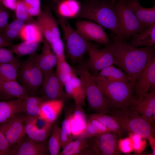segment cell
Wrapping results in <instances>:
<instances>
[{
	"instance_id": "cell-4",
	"label": "cell",
	"mask_w": 155,
	"mask_h": 155,
	"mask_svg": "<svg viewBox=\"0 0 155 155\" xmlns=\"http://www.w3.org/2000/svg\"><path fill=\"white\" fill-rule=\"evenodd\" d=\"M109 113L128 133H136L146 139L150 135H154L155 130L152 125L131 106L111 110Z\"/></svg>"
},
{
	"instance_id": "cell-46",
	"label": "cell",
	"mask_w": 155,
	"mask_h": 155,
	"mask_svg": "<svg viewBox=\"0 0 155 155\" xmlns=\"http://www.w3.org/2000/svg\"><path fill=\"white\" fill-rule=\"evenodd\" d=\"M17 59L9 49L0 48V63L11 62Z\"/></svg>"
},
{
	"instance_id": "cell-8",
	"label": "cell",
	"mask_w": 155,
	"mask_h": 155,
	"mask_svg": "<svg viewBox=\"0 0 155 155\" xmlns=\"http://www.w3.org/2000/svg\"><path fill=\"white\" fill-rule=\"evenodd\" d=\"M28 118L21 112L0 124V130L14 147L26 137L25 128Z\"/></svg>"
},
{
	"instance_id": "cell-39",
	"label": "cell",
	"mask_w": 155,
	"mask_h": 155,
	"mask_svg": "<svg viewBox=\"0 0 155 155\" xmlns=\"http://www.w3.org/2000/svg\"><path fill=\"white\" fill-rule=\"evenodd\" d=\"M72 136L68 117L63 121L61 128V148H63L72 140Z\"/></svg>"
},
{
	"instance_id": "cell-23",
	"label": "cell",
	"mask_w": 155,
	"mask_h": 155,
	"mask_svg": "<svg viewBox=\"0 0 155 155\" xmlns=\"http://www.w3.org/2000/svg\"><path fill=\"white\" fill-rule=\"evenodd\" d=\"M43 42L40 54L36 53L35 56L37 64L44 76L53 69L57 64L58 59L49 43L46 40Z\"/></svg>"
},
{
	"instance_id": "cell-15",
	"label": "cell",
	"mask_w": 155,
	"mask_h": 155,
	"mask_svg": "<svg viewBox=\"0 0 155 155\" xmlns=\"http://www.w3.org/2000/svg\"><path fill=\"white\" fill-rule=\"evenodd\" d=\"M50 154L48 142L35 141L26 137L14 147L12 155H46Z\"/></svg>"
},
{
	"instance_id": "cell-26",
	"label": "cell",
	"mask_w": 155,
	"mask_h": 155,
	"mask_svg": "<svg viewBox=\"0 0 155 155\" xmlns=\"http://www.w3.org/2000/svg\"><path fill=\"white\" fill-rule=\"evenodd\" d=\"M23 100L17 99L0 101V124L20 113L23 112Z\"/></svg>"
},
{
	"instance_id": "cell-7",
	"label": "cell",
	"mask_w": 155,
	"mask_h": 155,
	"mask_svg": "<svg viewBox=\"0 0 155 155\" xmlns=\"http://www.w3.org/2000/svg\"><path fill=\"white\" fill-rule=\"evenodd\" d=\"M114 5L124 41L129 39L133 34L146 29L139 22L125 0H115Z\"/></svg>"
},
{
	"instance_id": "cell-13",
	"label": "cell",
	"mask_w": 155,
	"mask_h": 155,
	"mask_svg": "<svg viewBox=\"0 0 155 155\" xmlns=\"http://www.w3.org/2000/svg\"><path fill=\"white\" fill-rule=\"evenodd\" d=\"M76 30L85 39L106 45L110 43L109 37L99 25L92 21H78L75 24Z\"/></svg>"
},
{
	"instance_id": "cell-48",
	"label": "cell",
	"mask_w": 155,
	"mask_h": 155,
	"mask_svg": "<svg viewBox=\"0 0 155 155\" xmlns=\"http://www.w3.org/2000/svg\"><path fill=\"white\" fill-rule=\"evenodd\" d=\"M101 134L93 125L87 120V127L84 138H91Z\"/></svg>"
},
{
	"instance_id": "cell-29",
	"label": "cell",
	"mask_w": 155,
	"mask_h": 155,
	"mask_svg": "<svg viewBox=\"0 0 155 155\" xmlns=\"http://www.w3.org/2000/svg\"><path fill=\"white\" fill-rule=\"evenodd\" d=\"M95 76L100 79L108 82H126L130 81L125 73L115 67L113 65L102 69Z\"/></svg>"
},
{
	"instance_id": "cell-55",
	"label": "cell",
	"mask_w": 155,
	"mask_h": 155,
	"mask_svg": "<svg viewBox=\"0 0 155 155\" xmlns=\"http://www.w3.org/2000/svg\"></svg>"
},
{
	"instance_id": "cell-32",
	"label": "cell",
	"mask_w": 155,
	"mask_h": 155,
	"mask_svg": "<svg viewBox=\"0 0 155 155\" xmlns=\"http://www.w3.org/2000/svg\"><path fill=\"white\" fill-rule=\"evenodd\" d=\"M21 63L17 59L11 62L0 63V78L4 80H17Z\"/></svg>"
},
{
	"instance_id": "cell-1",
	"label": "cell",
	"mask_w": 155,
	"mask_h": 155,
	"mask_svg": "<svg viewBox=\"0 0 155 155\" xmlns=\"http://www.w3.org/2000/svg\"><path fill=\"white\" fill-rule=\"evenodd\" d=\"M112 37V52L117 65L124 71L131 81L135 83L141 72L154 57V46L134 47L127 45L115 34Z\"/></svg>"
},
{
	"instance_id": "cell-42",
	"label": "cell",
	"mask_w": 155,
	"mask_h": 155,
	"mask_svg": "<svg viewBox=\"0 0 155 155\" xmlns=\"http://www.w3.org/2000/svg\"><path fill=\"white\" fill-rule=\"evenodd\" d=\"M76 110L72 115L76 125L84 132L85 134L87 126L86 115L82 110V108H76Z\"/></svg>"
},
{
	"instance_id": "cell-28",
	"label": "cell",
	"mask_w": 155,
	"mask_h": 155,
	"mask_svg": "<svg viewBox=\"0 0 155 155\" xmlns=\"http://www.w3.org/2000/svg\"><path fill=\"white\" fill-rule=\"evenodd\" d=\"M58 3L57 10L59 16L65 18L75 17L80 12L81 5L77 0H62Z\"/></svg>"
},
{
	"instance_id": "cell-10",
	"label": "cell",
	"mask_w": 155,
	"mask_h": 155,
	"mask_svg": "<svg viewBox=\"0 0 155 155\" xmlns=\"http://www.w3.org/2000/svg\"><path fill=\"white\" fill-rule=\"evenodd\" d=\"M53 69L44 76L43 81L39 91L40 97L44 100H60L63 101L69 97Z\"/></svg>"
},
{
	"instance_id": "cell-19",
	"label": "cell",
	"mask_w": 155,
	"mask_h": 155,
	"mask_svg": "<svg viewBox=\"0 0 155 155\" xmlns=\"http://www.w3.org/2000/svg\"><path fill=\"white\" fill-rule=\"evenodd\" d=\"M130 8L141 24L146 28L155 24V6L144 8L141 6L139 0H125Z\"/></svg>"
},
{
	"instance_id": "cell-24",
	"label": "cell",
	"mask_w": 155,
	"mask_h": 155,
	"mask_svg": "<svg viewBox=\"0 0 155 155\" xmlns=\"http://www.w3.org/2000/svg\"><path fill=\"white\" fill-rule=\"evenodd\" d=\"M131 40L125 42L128 45L135 48L143 46H152L155 43V24L132 36Z\"/></svg>"
},
{
	"instance_id": "cell-52",
	"label": "cell",
	"mask_w": 155,
	"mask_h": 155,
	"mask_svg": "<svg viewBox=\"0 0 155 155\" xmlns=\"http://www.w3.org/2000/svg\"><path fill=\"white\" fill-rule=\"evenodd\" d=\"M12 45V42L7 40L0 33V48L11 46Z\"/></svg>"
},
{
	"instance_id": "cell-12",
	"label": "cell",
	"mask_w": 155,
	"mask_h": 155,
	"mask_svg": "<svg viewBox=\"0 0 155 155\" xmlns=\"http://www.w3.org/2000/svg\"><path fill=\"white\" fill-rule=\"evenodd\" d=\"M120 137L111 132L100 134L91 138L96 155H119L122 153L118 147Z\"/></svg>"
},
{
	"instance_id": "cell-40",
	"label": "cell",
	"mask_w": 155,
	"mask_h": 155,
	"mask_svg": "<svg viewBox=\"0 0 155 155\" xmlns=\"http://www.w3.org/2000/svg\"><path fill=\"white\" fill-rule=\"evenodd\" d=\"M129 136L133 140V151L137 154H140L146 148L147 143L146 138L136 133H129Z\"/></svg>"
},
{
	"instance_id": "cell-16",
	"label": "cell",
	"mask_w": 155,
	"mask_h": 155,
	"mask_svg": "<svg viewBox=\"0 0 155 155\" xmlns=\"http://www.w3.org/2000/svg\"><path fill=\"white\" fill-rule=\"evenodd\" d=\"M152 125L155 120V90L147 93L130 106Z\"/></svg>"
},
{
	"instance_id": "cell-11",
	"label": "cell",
	"mask_w": 155,
	"mask_h": 155,
	"mask_svg": "<svg viewBox=\"0 0 155 155\" xmlns=\"http://www.w3.org/2000/svg\"><path fill=\"white\" fill-rule=\"evenodd\" d=\"M155 88V57H153L141 72L135 83V100L141 99L150 90Z\"/></svg>"
},
{
	"instance_id": "cell-47",
	"label": "cell",
	"mask_w": 155,
	"mask_h": 155,
	"mask_svg": "<svg viewBox=\"0 0 155 155\" xmlns=\"http://www.w3.org/2000/svg\"><path fill=\"white\" fill-rule=\"evenodd\" d=\"M2 5H0V32L8 24L9 14Z\"/></svg>"
},
{
	"instance_id": "cell-45",
	"label": "cell",
	"mask_w": 155,
	"mask_h": 155,
	"mask_svg": "<svg viewBox=\"0 0 155 155\" xmlns=\"http://www.w3.org/2000/svg\"><path fill=\"white\" fill-rule=\"evenodd\" d=\"M14 147L10 144L0 130V155H12Z\"/></svg>"
},
{
	"instance_id": "cell-35",
	"label": "cell",
	"mask_w": 155,
	"mask_h": 155,
	"mask_svg": "<svg viewBox=\"0 0 155 155\" xmlns=\"http://www.w3.org/2000/svg\"><path fill=\"white\" fill-rule=\"evenodd\" d=\"M25 24L23 22L16 19L8 24L0 33L7 40L12 42L13 40L19 38L20 32Z\"/></svg>"
},
{
	"instance_id": "cell-17",
	"label": "cell",
	"mask_w": 155,
	"mask_h": 155,
	"mask_svg": "<svg viewBox=\"0 0 155 155\" xmlns=\"http://www.w3.org/2000/svg\"><path fill=\"white\" fill-rule=\"evenodd\" d=\"M29 95L17 81L4 80L0 78V99L6 101L17 99L24 100Z\"/></svg>"
},
{
	"instance_id": "cell-53",
	"label": "cell",
	"mask_w": 155,
	"mask_h": 155,
	"mask_svg": "<svg viewBox=\"0 0 155 155\" xmlns=\"http://www.w3.org/2000/svg\"><path fill=\"white\" fill-rule=\"evenodd\" d=\"M53 1L55 2V3H58L59 1V0H53Z\"/></svg>"
},
{
	"instance_id": "cell-44",
	"label": "cell",
	"mask_w": 155,
	"mask_h": 155,
	"mask_svg": "<svg viewBox=\"0 0 155 155\" xmlns=\"http://www.w3.org/2000/svg\"><path fill=\"white\" fill-rule=\"evenodd\" d=\"M118 147L121 153L129 154L133 151V140L129 136L124 138L119 139L118 142Z\"/></svg>"
},
{
	"instance_id": "cell-34",
	"label": "cell",
	"mask_w": 155,
	"mask_h": 155,
	"mask_svg": "<svg viewBox=\"0 0 155 155\" xmlns=\"http://www.w3.org/2000/svg\"><path fill=\"white\" fill-rule=\"evenodd\" d=\"M41 43L24 41L15 45H12L9 49L13 54L19 56L30 55L36 52Z\"/></svg>"
},
{
	"instance_id": "cell-6",
	"label": "cell",
	"mask_w": 155,
	"mask_h": 155,
	"mask_svg": "<svg viewBox=\"0 0 155 155\" xmlns=\"http://www.w3.org/2000/svg\"><path fill=\"white\" fill-rule=\"evenodd\" d=\"M59 22L63 31L69 57L73 62L80 61L88 52L91 43L73 29L66 18L59 16Z\"/></svg>"
},
{
	"instance_id": "cell-36",
	"label": "cell",
	"mask_w": 155,
	"mask_h": 155,
	"mask_svg": "<svg viewBox=\"0 0 155 155\" xmlns=\"http://www.w3.org/2000/svg\"><path fill=\"white\" fill-rule=\"evenodd\" d=\"M31 80L30 63L28 57L21 63L17 81L26 90L28 93Z\"/></svg>"
},
{
	"instance_id": "cell-30",
	"label": "cell",
	"mask_w": 155,
	"mask_h": 155,
	"mask_svg": "<svg viewBox=\"0 0 155 155\" xmlns=\"http://www.w3.org/2000/svg\"><path fill=\"white\" fill-rule=\"evenodd\" d=\"M88 118L97 121L112 132L117 134L120 137L123 135L125 131L111 115L96 113L90 115Z\"/></svg>"
},
{
	"instance_id": "cell-5",
	"label": "cell",
	"mask_w": 155,
	"mask_h": 155,
	"mask_svg": "<svg viewBox=\"0 0 155 155\" xmlns=\"http://www.w3.org/2000/svg\"><path fill=\"white\" fill-rule=\"evenodd\" d=\"M75 71L83 83L90 108L99 114L109 113L110 110L104 97L87 67L80 66Z\"/></svg>"
},
{
	"instance_id": "cell-18",
	"label": "cell",
	"mask_w": 155,
	"mask_h": 155,
	"mask_svg": "<svg viewBox=\"0 0 155 155\" xmlns=\"http://www.w3.org/2000/svg\"><path fill=\"white\" fill-rule=\"evenodd\" d=\"M59 155H96L91 138H79L68 143L63 148Z\"/></svg>"
},
{
	"instance_id": "cell-41",
	"label": "cell",
	"mask_w": 155,
	"mask_h": 155,
	"mask_svg": "<svg viewBox=\"0 0 155 155\" xmlns=\"http://www.w3.org/2000/svg\"><path fill=\"white\" fill-rule=\"evenodd\" d=\"M29 14L37 16L41 11L40 0H22Z\"/></svg>"
},
{
	"instance_id": "cell-31",
	"label": "cell",
	"mask_w": 155,
	"mask_h": 155,
	"mask_svg": "<svg viewBox=\"0 0 155 155\" xmlns=\"http://www.w3.org/2000/svg\"><path fill=\"white\" fill-rule=\"evenodd\" d=\"M44 100L40 96H29L23 100V113L28 117L38 118L41 104Z\"/></svg>"
},
{
	"instance_id": "cell-27",
	"label": "cell",
	"mask_w": 155,
	"mask_h": 155,
	"mask_svg": "<svg viewBox=\"0 0 155 155\" xmlns=\"http://www.w3.org/2000/svg\"><path fill=\"white\" fill-rule=\"evenodd\" d=\"M19 38L23 41L41 43L44 41L41 30L35 21L24 25L20 32Z\"/></svg>"
},
{
	"instance_id": "cell-2",
	"label": "cell",
	"mask_w": 155,
	"mask_h": 155,
	"mask_svg": "<svg viewBox=\"0 0 155 155\" xmlns=\"http://www.w3.org/2000/svg\"><path fill=\"white\" fill-rule=\"evenodd\" d=\"M115 0H90L84 4L79 14L80 18L93 21L111 30L123 40L122 29L114 7Z\"/></svg>"
},
{
	"instance_id": "cell-20",
	"label": "cell",
	"mask_w": 155,
	"mask_h": 155,
	"mask_svg": "<svg viewBox=\"0 0 155 155\" xmlns=\"http://www.w3.org/2000/svg\"><path fill=\"white\" fill-rule=\"evenodd\" d=\"M64 86L68 96L74 100L76 108H83L85 105L86 95L83 83L77 75L73 77Z\"/></svg>"
},
{
	"instance_id": "cell-49",
	"label": "cell",
	"mask_w": 155,
	"mask_h": 155,
	"mask_svg": "<svg viewBox=\"0 0 155 155\" xmlns=\"http://www.w3.org/2000/svg\"><path fill=\"white\" fill-rule=\"evenodd\" d=\"M87 120L93 125L101 134L112 132L102 124L95 119L88 118Z\"/></svg>"
},
{
	"instance_id": "cell-9",
	"label": "cell",
	"mask_w": 155,
	"mask_h": 155,
	"mask_svg": "<svg viewBox=\"0 0 155 155\" xmlns=\"http://www.w3.org/2000/svg\"><path fill=\"white\" fill-rule=\"evenodd\" d=\"M88 53L89 58L87 66L94 75L107 67L117 65L113 53L112 43L105 45L102 49H98L91 43Z\"/></svg>"
},
{
	"instance_id": "cell-37",
	"label": "cell",
	"mask_w": 155,
	"mask_h": 155,
	"mask_svg": "<svg viewBox=\"0 0 155 155\" xmlns=\"http://www.w3.org/2000/svg\"><path fill=\"white\" fill-rule=\"evenodd\" d=\"M48 146L50 155H59L61 148V128L57 125L52 129L48 142Z\"/></svg>"
},
{
	"instance_id": "cell-14",
	"label": "cell",
	"mask_w": 155,
	"mask_h": 155,
	"mask_svg": "<svg viewBox=\"0 0 155 155\" xmlns=\"http://www.w3.org/2000/svg\"><path fill=\"white\" fill-rule=\"evenodd\" d=\"M35 20L50 45L61 37L58 24L49 8L41 11Z\"/></svg>"
},
{
	"instance_id": "cell-22",
	"label": "cell",
	"mask_w": 155,
	"mask_h": 155,
	"mask_svg": "<svg viewBox=\"0 0 155 155\" xmlns=\"http://www.w3.org/2000/svg\"><path fill=\"white\" fill-rule=\"evenodd\" d=\"M63 102L60 100H44L41 104L38 119L46 123H53L62 110Z\"/></svg>"
},
{
	"instance_id": "cell-3",
	"label": "cell",
	"mask_w": 155,
	"mask_h": 155,
	"mask_svg": "<svg viewBox=\"0 0 155 155\" xmlns=\"http://www.w3.org/2000/svg\"><path fill=\"white\" fill-rule=\"evenodd\" d=\"M94 76L96 82L104 97L110 111L125 108L133 103L135 100L133 95L135 83L130 81L108 82Z\"/></svg>"
},
{
	"instance_id": "cell-50",
	"label": "cell",
	"mask_w": 155,
	"mask_h": 155,
	"mask_svg": "<svg viewBox=\"0 0 155 155\" xmlns=\"http://www.w3.org/2000/svg\"><path fill=\"white\" fill-rule=\"evenodd\" d=\"M18 0H2V5L6 8L15 11Z\"/></svg>"
},
{
	"instance_id": "cell-51",
	"label": "cell",
	"mask_w": 155,
	"mask_h": 155,
	"mask_svg": "<svg viewBox=\"0 0 155 155\" xmlns=\"http://www.w3.org/2000/svg\"><path fill=\"white\" fill-rule=\"evenodd\" d=\"M152 150V155H155V138L154 135H151L146 138Z\"/></svg>"
},
{
	"instance_id": "cell-21",
	"label": "cell",
	"mask_w": 155,
	"mask_h": 155,
	"mask_svg": "<svg viewBox=\"0 0 155 155\" xmlns=\"http://www.w3.org/2000/svg\"><path fill=\"white\" fill-rule=\"evenodd\" d=\"M37 121L38 118L28 117L25 126V133L27 137L35 141L43 142L46 140L53 123L46 122L42 128H39L37 125Z\"/></svg>"
},
{
	"instance_id": "cell-54",
	"label": "cell",
	"mask_w": 155,
	"mask_h": 155,
	"mask_svg": "<svg viewBox=\"0 0 155 155\" xmlns=\"http://www.w3.org/2000/svg\"><path fill=\"white\" fill-rule=\"evenodd\" d=\"M2 1V0H0V5H2V3H1Z\"/></svg>"
},
{
	"instance_id": "cell-33",
	"label": "cell",
	"mask_w": 155,
	"mask_h": 155,
	"mask_svg": "<svg viewBox=\"0 0 155 155\" xmlns=\"http://www.w3.org/2000/svg\"><path fill=\"white\" fill-rule=\"evenodd\" d=\"M56 66V74L63 86L76 75L75 70L70 66L66 60L58 61Z\"/></svg>"
},
{
	"instance_id": "cell-43",
	"label": "cell",
	"mask_w": 155,
	"mask_h": 155,
	"mask_svg": "<svg viewBox=\"0 0 155 155\" xmlns=\"http://www.w3.org/2000/svg\"><path fill=\"white\" fill-rule=\"evenodd\" d=\"M50 45L52 51L56 56L58 61L66 60L64 53V45L61 37L57 39Z\"/></svg>"
},
{
	"instance_id": "cell-38",
	"label": "cell",
	"mask_w": 155,
	"mask_h": 155,
	"mask_svg": "<svg viewBox=\"0 0 155 155\" xmlns=\"http://www.w3.org/2000/svg\"><path fill=\"white\" fill-rule=\"evenodd\" d=\"M15 11L16 19L22 21L25 24L33 22L35 21L29 13L22 0H18Z\"/></svg>"
},
{
	"instance_id": "cell-25",
	"label": "cell",
	"mask_w": 155,
	"mask_h": 155,
	"mask_svg": "<svg viewBox=\"0 0 155 155\" xmlns=\"http://www.w3.org/2000/svg\"><path fill=\"white\" fill-rule=\"evenodd\" d=\"M36 53L29 55L30 63L31 80L28 93L37 96L42 84L44 75L37 63Z\"/></svg>"
}]
</instances>
